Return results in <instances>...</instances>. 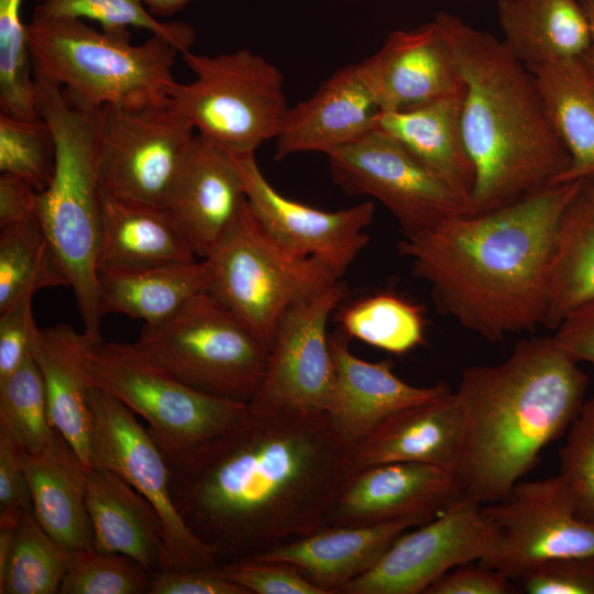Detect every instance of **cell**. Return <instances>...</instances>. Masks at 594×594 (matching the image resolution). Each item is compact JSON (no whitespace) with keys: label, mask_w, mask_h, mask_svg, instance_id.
<instances>
[{"label":"cell","mask_w":594,"mask_h":594,"mask_svg":"<svg viewBox=\"0 0 594 594\" xmlns=\"http://www.w3.org/2000/svg\"><path fill=\"white\" fill-rule=\"evenodd\" d=\"M353 449L328 413L248 408L206 446L166 460L172 497L222 564L324 527Z\"/></svg>","instance_id":"1"},{"label":"cell","mask_w":594,"mask_h":594,"mask_svg":"<svg viewBox=\"0 0 594 594\" xmlns=\"http://www.w3.org/2000/svg\"><path fill=\"white\" fill-rule=\"evenodd\" d=\"M584 180L549 185L501 208L404 235L398 254L436 308L492 343L543 326L546 276L560 220Z\"/></svg>","instance_id":"2"},{"label":"cell","mask_w":594,"mask_h":594,"mask_svg":"<svg viewBox=\"0 0 594 594\" xmlns=\"http://www.w3.org/2000/svg\"><path fill=\"white\" fill-rule=\"evenodd\" d=\"M587 375L551 337L518 341L503 362L462 372L465 418L458 476L482 505L508 498L541 451L568 431L585 402Z\"/></svg>","instance_id":"3"},{"label":"cell","mask_w":594,"mask_h":594,"mask_svg":"<svg viewBox=\"0 0 594 594\" xmlns=\"http://www.w3.org/2000/svg\"><path fill=\"white\" fill-rule=\"evenodd\" d=\"M433 19L464 86L462 130L475 170L471 215L553 185L570 156L549 119L536 76L493 34L449 12Z\"/></svg>","instance_id":"4"},{"label":"cell","mask_w":594,"mask_h":594,"mask_svg":"<svg viewBox=\"0 0 594 594\" xmlns=\"http://www.w3.org/2000/svg\"><path fill=\"white\" fill-rule=\"evenodd\" d=\"M38 116L50 125L56 146L50 185L37 195L36 218L67 277L84 322V332L102 342L103 315L97 267L101 187L98 134L101 108L68 100L61 85L33 73Z\"/></svg>","instance_id":"5"},{"label":"cell","mask_w":594,"mask_h":594,"mask_svg":"<svg viewBox=\"0 0 594 594\" xmlns=\"http://www.w3.org/2000/svg\"><path fill=\"white\" fill-rule=\"evenodd\" d=\"M33 73L90 108L132 106L167 98L179 51L162 36L131 43L129 29L96 30L84 20L52 16L35 8L26 24Z\"/></svg>","instance_id":"6"},{"label":"cell","mask_w":594,"mask_h":594,"mask_svg":"<svg viewBox=\"0 0 594 594\" xmlns=\"http://www.w3.org/2000/svg\"><path fill=\"white\" fill-rule=\"evenodd\" d=\"M134 345L188 386L246 405L270 359V346L210 292L165 320L144 324Z\"/></svg>","instance_id":"7"},{"label":"cell","mask_w":594,"mask_h":594,"mask_svg":"<svg viewBox=\"0 0 594 594\" xmlns=\"http://www.w3.org/2000/svg\"><path fill=\"white\" fill-rule=\"evenodd\" d=\"M205 260L210 270L209 292L270 349L290 307L340 279L320 261L284 248L261 224L248 201Z\"/></svg>","instance_id":"8"},{"label":"cell","mask_w":594,"mask_h":594,"mask_svg":"<svg viewBox=\"0 0 594 594\" xmlns=\"http://www.w3.org/2000/svg\"><path fill=\"white\" fill-rule=\"evenodd\" d=\"M196 75L167 96L198 134L234 154L254 153L277 136L289 109L280 70L243 47L218 55L180 54Z\"/></svg>","instance_id":"9"},{"label":"cell","mask_w":594,"mask_h":594,"mask_svg":"<svg viewBox=\"0 0 594 594\" xmlns=\"http://www.w3.org/2000/svg\"><path fill=\"white\" fill-rule=\"evenodd\" d=\"M87 371L100 387L148 422L166 460L188 455L240 422L248 405L199 392L162 369L134 343L102 341Z\"/></svg>","instance_id":"10"},{"label":"cell","mask_w":594,"mask_h":594,"mask_svg":"<svg viewBox=\"0 0 594 594\" xmlns=\"http://www.w3.org/2000/svg\"><path fill=\"white\" fill-rule=\"evenodd\" d=\"M194 130L168 97L103 106L97 158L101 191L163 207L196 135Z\"/></svg>","instance_id":"11"},{"label":"cell","mask_w":594,"mask_h":594,"mask_svg":"<svg viewBox=\"0 0 594 594\" xmlns=\"http://www.w3.org/2000/svg\"><path fill=\"white\" fill-rule=\"evenodd\" d=\"M89 405L90 469L119 475L156 509L165 527L162 571L220 565L216 551L198 539L178 514L166 459L148 429L128 406L100 387L90 388Z\"/></svg>","instance_id":"12"},{"label":"cell","mask_w":594,"mask_h":594,"mask_svg":"<svg viewBox=\"0 0 594 594\" xmlns=\"http://www.w3.org/2000/svg\"><path fill=\"white\" fill-rule=\"evenodd\" d=\"M333 182L346 194L380 201L404 235L471 215L469 205L396 141L371 131L329 155Z\"/></svg>","instance_id":"13"},{"label":"cell","mask_w":594,"mask_h":594,"mask_svg":"<svg viewBox=\"0 0 594 594\" xmlns=\"http://www.w3.org/2000/svg\"><path fill=\"white\" fill-rule=\"evenodd\" d=\"M482 507L465 495L418 529L403 532L370 571L340 593L419 594L449 570L490 557L501 534Z\"/></svg>","instance_id":"14"},{"label":"cell","mask_w":594,"mask_h":594,"mask_svg":"<svg viewBox=\"0 0 594 594\" xmlns=\"http://www.w3.org/2000/svg\"><path fill=\"white\" fill-rule=\"evenodd\" d=\"M482 509L501 536L495 552L479 563L509 580L550 560L594 553V519L578 516L558 475L518 482L508 498Z\"/></svg>","instance_id":"15"},{"label":"cell","mask_w":594,"mask_h":594,"mask_svg":"<svg viewBox=\"0 0 594 594\" xmlns=\"http://www.w3.org/2000/svg\"><path fill=\"white\" fill-rule=\"evenodd\" d=\"M344 292L339 279L284 314L270 349L263 381L248 403L250 410L329 413L336 373L327 327Z\"/></svg>","instance_id":"16"},{"label":"cell","mask_w":594,"mask_h":594,"mask_svg":"<svg viewBox=\"0 0 594 594\" xmlns=\"http://www.w3.org/2000/svg\"><path fill=\"white\" fill-rule=\"evenodd\" d=\"M231 155L246 201L265 230L290 252L320 261L340 278L369 243L365 230L374 219L373 201L321 210L282 195L262 173L254 153Z\"/></svg>","instance_id":"17"},{"label":"cell","mask_w":594,"mask_h":594,"mask_svg":"<svg viewBox=\"0 0 594 594\" xmlns=\"http://www.w3.org/2000/svg\"><path fill=\"white\" fill-rule=\"evenodd\" d=\"M457 473L392 462L365 468L343 481L326 526H365L403 519L425 524L464 497Z\"/></svg>","instance_id":"18"},{"label":"cell","mask_w":594,"mask_h":594,"mask_svg":"<svg viewBox=\"0 0 594 594\" xmlns=\"http://www.w3.org/2000/svg\"><path fill=\"white\" fill-rule=\"evenodd\" d=\"M381 111H404L457 92L463 81L436 20L392 32L359 63Z\"/></svg>","instance_id":"19"},{"label":"cell","mask_w":594,"mask_h":594,"mask_svg":"<svg viewBox=\"0 0 594 594\" xmlns=\"http://www.w3.org/2000/svg\"><path fill=\"white\" fill-rule=\"evenodd\" d=\"M245 202L231 153L196 134L163 206L196 255L209 254Z\"/></svg>","instance_id":"20"},{"label":"cell","mask_w":594,"mask_h":594,"mask_svg":"<svg viewBox=\"0 0 594 594\" xmlns=\"http://www.w3.org/2000/svg\"><path fill=\"white\" fill-rule=\"evenodd\" d=\"M380 111L360 64L345 65L311 97L289 107L275 138V158L305 152L329 155L373 131Z\"/></svg>","instance_id":"21"},{"label":"cell","mask_w":594,"mask_h":594,"mask_svg":"<svg viewBox=\"0 0 594 594\" xmlns=\"http://www.w3.org/2000/svg\"><path fill=\"white\" fill-rule=\"evenodd\" d=\"M348 339L343 333L330 338L336 382L328 415L351 447L355 448L391 415L451 391L442 383L430 387L410 385L393 372L391 361L367 362L355 356Z\"/></svg>","instance_id":"22"},{"label":"cell","mask_w":594,"mask_h":594,"mask_svg":"<svg viewBox=\"0 0 594 594\" xmlns=\"http://www.w3.org/2000/svg\"><path fill=\"white\" fill-rule=\"evenodd\" d=\"M464 436L463 407L450 391L387 417L353 449L348 476L392 462L426 463L458 473Z\"/></svg>","instance_id":"23"},{"label":"cell","mask_w":594,"mask_h":594,"mask_svg":"<svg viewBox=\"0 0 594 594\" xmlns=\"http://www.w3.org/2000/svg\"><path fill=\"white\" fill-rule=\"evenodd\" d=\"M416 519L365 526H324L271 550L249 556L295 566L324 594L340 593L351 581L370 571L391 544Z\"/></svg>","instance_id":"24"},{"label":"cell","mask_w":594,"mask_h":594,"mask_svg":"<svg viewBox=\"0 0 594 594\" xmlns=\"http://www.w3.org/2000/svg\"><path fill=\"white\" fill-rule=\"evenodd\" d=\"M98 343L101 342L84 331L79 333L69 326L57 324L36 327L30 348L44 382L52 425L73 448L86 472L90 470L92 387L87 358Z\"/></svg>","instance_id":"25"},{"label":"cell","mask_w":594,"mask_h":594,"mask_svg":"<svg viewBox=\"0 0 594 594\" xmlns=\"http://www.w3.org/2000/svg\"><path fill=\"white\" fill-rule=\"evenodd\" d=\"M464 86L418 108L380 111L373 130L396 141L471 209L475 170L462 130Z\"/></svg>","instance_id":"26"},{"label":"cell","mask_w":594,"mask_h":594,"mask_svg":"<svg viewBox=\"0 0 594 594\" xmlns=\"http://www.w3.org/2000/svg\"><path fill=\"white\" fill-rule=\"evenodd\" d=\"M86 506L94 548L127 556L147 571H162L165 527L153 505L111 471L86 472Z\"/></svg>","instance_id":"27"},{"label":"cell","mask_w":594,"mask_h":594,"mask_svg":"<svg viewBox=\"0 0 594 594\" xmlns=\"http://www.w3.org/2000/svg\"><path fill=\"white\" fill-rule=\"evenodd\" d=\"M195 255L164 207L101 191L98 274L185 263Z\"/></svg>","instance_id":"28"},{"label":"cell","mask_w":594,"mask_h":594,"mask_svg":"<svg viewBox=\"0 0 594 594\" xmlns=\"http://www.w3.org/2000/svg\"><path fill=\"white\" fill-rule=\"evenodd\" d=\"M506 48L528 69L584 57L590 24L580 0H497Z\"/></svg>","instance_id":"29"},{"label":"cell","mask_w":594,"mask_h":594,"mask_svg":"<svg viewBox=\"0 0 594 594\" xmlns=\"http://www.w3.org/2000/svg\"><path fill=\"white\" fill-rule=\"evenodd\" d=\"M549 119L570 156L557 184L594 176V70L583 57L529 69Z\"/></svg>","instance_id":"30"},{"label":"cell","mask_w":594,"mask_h":594,"mask_svg":"<svg viewBox=\"0 0 594 594\" xmlns=\"http://www.w3.org/2000/svg\"><path fill=\"white\" fill-rule=\"evenodd\" d=\"M205 258L136 270L99 272L102 315L122 314L145 324L165 320L194 296L209 292Z\"/></svg>","instance_id":"31"},{"label":"cell","mask_w":594,"mask_h":594,"mask_svg":"<svg viewBox=\"0 0 594 594\" xmlns=\"http://www.w3.org/2000/svg\"><path fill=\"white\" fill-rule=\"evenodd\" d=\"M546 297L543 326L551 330L594 300V205L583 190L560 220L547 267Z\"/></svg>","instance_id":"32"},{"label":"cell","mask_w":594,"mask_h":594,"mask_svg":"<svg viewBox=\"0 0 594 594\" xmlns=\"http://www.w3.org/2000/svg\"><path fill=\"white\" fill-rule=\"evenodd\" d=\"M23 465L32 512L42 528L70 551L94 550L81 462L36 457L25 451Z\"/></svg>","instance_id":"33"},{"label":"cell","mask_w":594,"mask_h":594,"mask_svg":"<svg viewBox=\"0 0 594 594\" xmlns=\"http://www.w3.org/2000/svg\"><path fill=\"white\" fill-rule=\"evenodd\" d=\"M57 286L68 280L37 218L1 227L0 312L28 294Z\"/></svg>","instance_id":"34"},{"label":"cell","mask_w":594,"mask_h":594,"mask_svg":"<svg viewBox=\"0 0 594 594\" xmlns=\"http://www.w3.org/2000/svg\"><path fill=\"white\" fill-rule=\"evenodd\" d=\"M0 413L8 418L28 453L81 462L52 425L44 382L32 354L0 383Z\"/></svg>","instance_id":"35"},{"label":"cell","mask_w":594,"mask_h":594,"mask_svg":"<svg viewBox=\"0 0 594 594\" xmlns=\"http://www.w3.org/2000/svg\"><path fill=\"white\" fill-rule=\"evenodd\" d=\"M72 551L54 540L26 510L0 569L1 594H56L67 573Z\"/></svg>","instance_id":"36"},{"label":"cell","mask_w":594,"mask_h":594,"mask_svg":"<svg viewBox=\"0 0 594 594\" xmlns=\"http://www.w3.org/2000/svg\"><path fill=\"white\" fill-rule=\"evenodd\" d=\"M339 323L348 338L396 355L425 341L421 308L389 293L369 296L342 308Z\"/></svg>","instance_id":"37"},{"label":"cell","mask_w":594,"mask_h":594,"mask_svg":"<svg viewBox=\"0 0 594 594\" xmlns=\"http://www.w3.org/2000/svg\"><path fill=\"white\" fill-rule=\"evenodd\" d=\"M22 4L23 0H0V112L33 120L40 116Z\"/></svg>","instance_id":"38"},{"label":"cell","mask_w":594,"mask_h":594,"mask_svg":"<svg viewBox=\"0 0 594 594\" xmlns=\"http://www.w3.org/2000/svg\"><path fill=\"white\" fill-rule=\"evenodd\" d=\"M57 18L98 22L103 30L136 28L162 36L179 53L190 50L194 28L185 22H162L150 13L142 0H38L35 7Z\"/></svg>","instance_id":"39"},{"label":"cell","mask_w":594,"mask_h":594,"mask_svg":"<svg viewBox=\"0 0 594 594\" xmlns=\"http://www.w3.org/2000/svg\"><path fill=\"white\" fill-rule=\"evenodd\" d=\"M53 132L43 118L25 120L0 112V170L29 182L38 193L55 169Z\"/></svg>","instance_id":"40"},{"label":"cell","mask_w":594,"mask_h":594,"mask_svg":"<svg viewBox=\"0 0 594 594\" xmlns=\"http://www.w3.org/2000/svg\"><path fill=\"white\" fill-rule=\"evenodd\" d=\"M154 575L123 554L72 551L59 594H148Z\"/></svg>","instance_id":"41"},{"label":"cell","mask_w":594,"mask_h":594,"mask_svg":"<svg viewBox=\"0 0 594 594\" xmlns=\"http://www.w3.org/2000/svg\"><path fill=\"white\" fill-rule=\"evenodd\" d=\"M559 461L558 476L571 494L578 516L594 519V395L571 422Z\"/></svg>","instance_id":"42"},{"label":"cell","mask_w":594,"mask_h":594,"mask_svg":"<svg viewBox=\"0 0 594 594\" xmlns=\"http://www.w3.org/2000/svg\"><path fill=\"white\" fill-rule=\"evenodd\" d=\"M221 570L249 594H324L285 562L244 557L222 563Z\"/></svg>","instance_id":"43"},{"label":"cell","mask_w":594,"mask_h":594,"mask_svg":"<svg viewBox=\"0 0 594 594\" xmlns=\"http://www.w3.org/2000/svg\"><path fill=\"white\" fill-rule=\"evenodd\" d=\"M24 453L13 427L0 413V522L19 524L23 514L32 510Z\"/></svg>","instance_id":"44"},{"label":"cell","mask_w":594,"mask_h":594,"mask_svg":"<svg viewBox=\"0 0 594 594\" xmlns=\"http://www.w3.org/2000/svg\"><path fill=\"white\" fill-rule=\"evenodd\" d=\"M517 581L528 594H594V553L543 562Z\"/></svg>","instance_id":"45"},{"label":"cell","mask_w":594,"mask_h":594,"mask_svg":"<svg viewBox=\"0 0 594 594\" xmlns=\"http://www.w3.org/2000/svg\"><path fill=\"white\" fill-rule=\"evenodd\" d=\"M28 294L0 312V383L12 375L31 354L36 329L32 314V298Z\"/></svg>","instance_id":"46"},{"label":"cell","mask_w":594,"mask_h":594,"mask_svg":"<svg viewBox=\"0 0 594 594\" xmlns=\"http://www.w3.org/2000/svg\"><path fill=\"white\" fill-rule=\"evenodd\" d=\"M148 594H249L227 579L221 564L210 568L162 571L154 575Z\"/></svg>","instance_id":"47"},{"label":"cell","mask_w":594,"mask_h":594,"mask_svg":"<svg viewBox=\"0 0 594 594\" xmlns=\"http://www.w3.org/2000/svg\"><path fill=\"white\" fill-rule=\"evenodd\" d=\"M458 565L433 581L425 594H508L515 587L504 574L477 562Z\"/></svg>","instance_id":"48"},{"label":"cell","mask_w":594,"mask_h":594,"mask_svg":"<svg viewBox=\"0 0 594 594\" xmlns=\"http://www.w3.org/2000/svg\"><path fill=\"white\" fill-rule=\"evenodd\" d=\"M552 338L574 362H586L594 369V300L571 311Z\"/></svg>","instance_id":"49"},{"label":"cell","mask_w":594,"mask_h":594,"mask_svg":"<svg viewBox=\"0 0 594 594\" xmlns=\"http://www.w3.org/2000/svg\"><path fill=\"white\" fill-rule=\"evenodd\" d=\"M38 191L12 174L0 175V227L36 218Z\"/></svg>","instance_id":"50"},{"label":"cell","mask_w":594,"mask_h":594,"mask_svg":"<svg viewBox=\"0 0 594 594\" xmlns=\"http://www.w3.org/2000/svg\"><path fill=\"white\" fill-rule=\"evenodd\" d=\"M154 16H172L193 0H142Z\"/></svg>","instance_id":"51"},{"label":"cell","mask_w":594,"mask_h":594,"mask_svg":"<svg viewBox=\"0 0 594 594\" xmlns=\"http://www.w3.org/2000/svg\"><path fill=\"white\" fill-rule=\"evenodd\" d=\"M582 4L590 24V46L583 59L594 70V0H584Z\"/></svg>","instance_id":"52"},{"label":"cell","mask_w":594,"mask_h":594,"mask_svg":"<svg viewBox=\"0 0 594 594\" xmlns=\"http://www.w3.org/2000/svg\"><path fill=\"white\" fill-rule=\"evenodd\" d=\"M583 193L594 205V176L584 180Z\"/></svg>","instance_id":"53"},{"label":"cell","mask_w":594,"mask_h":594,"mask_svg":"<svg viewBox=\"0 0 594 594\" xmlns=\"http://www.w3.org/2000/svg\"><path fill=\"white\" fill-rule=\"evenodd\" d=\"M345 1H349V2H356V1H363V0H345Z\"/></svg>","instance_id":"54"},{"label":"cell","mask_w":594,"mask_h":594,"mask_svg":"<svg viewBox=\"0 0 594 594\" xmlns=\"http://www.w3.org/2000/svg\"><path fill=\"white\" fill-rule=\"evenodd\" d=\"M581 2L584 1V0H580Z\"/></svg>","instance_id":"55"}]
</instances>
